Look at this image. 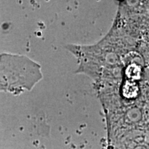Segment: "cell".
<instances>
[{
    "mask_svg": "<svg viewBox=\"0 0 149 149\" xmlns=\"http://www.w3.org/2000/svg\"><path fill=\"white\" fill-rule=\"evenodd\" d=\"M42 78L40 65L26 56H0V90L14 94L31 91Z\"/></svg>",
    "mask_w": 149,
    "mask_h": 149,
    "instance_id": "cell-1",
    "label": "cell"
},
{
    "mask_svg": "<svg viewBox=\"0 0 149 149\" xmlns=\"http://www.w3.org/2000/svg\"><path fill=\"white\" fill-rule=\"evenodd\" d=\"M122 95L127 100L137 97L139 92V87L135 81L126 79L122 84Z\"/></svg>",
    "mask_w": 149,
    "mask_h": 149,
    "instance_id": "cell-2",
    "label": "cell"
},
{
    "mask_svg": "<svg viewBox=\"0 0 149 149\" xmlns=\"http://www.w3.org/2000/svg\"><path fill=\"white\" fill-rule=\"evenodd\" d=\"M142 69L137 64H130L128 65L125 70V75L127 79L137 81L141 77Z\"/></svg>",
    "mask_w": 149,
    "mask_h": 149,
    "instance_id": "cell-3",
    "label": "cell"
}]
</instances>
